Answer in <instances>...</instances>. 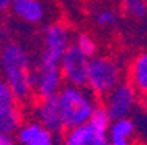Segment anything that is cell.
I'll return each mask as SVG.
<instances>
[{"label":"cell","mask_w":147,"mask_h":145,"mask_svg":"<svg viewBox=\"0 0 147 145\" xmlns=\"http://www.w3.org/2000/svg\"><path fill=\"white\" fill-rule=\"evenodd\" d=\"M128 81L141 96L147 97V51H141L128 65Z\"/></svg>","instance_id":"13"},{"label":"cell","mask_w":147,"mask_h":145,"mask_svg":"<svg viewBox=\"0 0 147 145\" xmlns=\"http://www.w3.org/2000/svg\"><path fill=\"white\" fill-rule=\"evenodd\" d=\"M19 99L5 80H0V134H13L21 128Z\"/></svg>","instance_id":"8"},{"label":"cell","mask_w":147,"mask_h":145,"mask_svg":"<svg viewBox=\"0 0 147 145\" xmlns=\"http://www.w3.org/2000/svg\"><path fill=\"white\" fill-rule=\"evenodd\" d=\"M10 10L26 24H38L47 16V8L42 0H11Z\"/></svg>","instance_id":"11"},{"label":"cell","mask_w":147,"mask_h":145,"mask_svg":"<svg viewBox=\"0 0 147 145\" xmlns=\"http://www.w3.org/2000/svg\"><path fill=\"white\" fill-rule=\"evenodd\" d=\"M0 145H18V142L10 134H0Z\"/></svg>","instance_id":"19"},{"label":"cell","mask_w":147,"mask_h":145,"mask_svg":"<svg viewBox=\"0 0 147 145\" xmlns=\"http://www.w3.org/2000/svg\"><path fill=\"white\" fill-rule=\"evenodd\" d=\"M70 30L64 22H51L43 30V51L38 59L59 62L70 46Z\"/></svg>","instance_id":"6"},{"label":"cell","mask_w":147,"mask_h":145,"mask_svg":"<svg viewBox=\"0 0 147 145\" xmlns=\"http://www.w3.org/2000/svg\"><path fill=\"white\" fill-rule=\"evenodd\" d=\"M35 121H38L43 128H47L48 131H51L55 134H59L66 129L61 109H59L58 96L40 99V102L35 107Z\"/></svg>","instance_id":"9"},{"label":"cell","mask_w":147,"mask_h":145,"mask_svg":"<svg viewBox=\"0 0 147 145\" xmlns=\"http://www.w3.org/2000/svg\"><path fill=\"white\" fill-rule=\"evenodd\" d=\"M146 112H147V101H146Z\"/></svg>","instance_id":"21"},{"label":"cell","mask_w":147,"mask_h":145,"mask_svg":"<svg viewBox=\"0 0 147 145\" xmlns=\"http://www.w3.org/2000/svg\"><path fill=\"white\" fill-rule=\"evenodd\" d=\"M139 145H147V144H146V142H144V144H139Z\"/></svg>","instance_id":"22"},{"label":"cell","mask_w":147,"mask_h":145,"mask_svg":"<svg viewBox=\"0 0 147 145\" xmlns=\"http://www.w3.org/2000/svg\"><path fill=\"white\" fill-rule=\"evenodd\" d=\"M88 67H90V58L82 53L75 45H70L66 54L61 61V73L63 78L69 86H80L86 88L88 81Z\"/></svg>","instance_id":"7"},{"label":"cell","mask_w":147,"mask_h":145,"mask_svg":"<svg viewBox=\"0 0 147 145\" xmlns=\"http://www.w3.org/2000/svg\"><path fill=\"white\" fill-rule=\"evenodd\" d=\"M63 73L61 64L38 59L34 69V94L38 99H47L58 96L63 89Z\"/></svg>","instance_id":"5"},{"label":"cell","mask_w":147,"mask_h":145,"mask_svg":"<svg viewBox=\"0 0 147 145\" xmlns=\"http://www.w3.org/2000/svg\"><path fill=\"white\" fill-rule=\"evenodd\" d=\"M121 77H123V70L117 59L112 56L96 54L94 58L90 59L86 88L94 96L106 97L115 86L123 81Z\"/></svg>","instance_id":"3"},{"label":"cell","mask_w":147,"mask_h":145,"mask_svg":"<svg viewBox=\"0 0 147 145\" xmlns=\"http://www.w3.org/2000/svg\"><path fill=\"white\" fill-rule=\"evenodd\" d=\"M120 8L133 19H142L147 16V0H120Z\"/></svg>","instance_id":"17"},{"label":"cell","mask_w":147,"mask_h":145,"mask_svg":"<svg viewBox=\"0 0 147 145\" xmlns=\"http://www.w3.org/2000/svg\"><path fill=\"white\" fill-rule=\"evenodd\" d=\"M74 45L90 59L94 58L96 53H98V43H96V40L90 35V34H78Z\"/></svg>","instance_id":"18"},{"label":"cell","mask_w":147,"mask_h":145,"mask_svg":"<svg viewBox=\"0 0 147 145\" xmlns=\"http://www.w3.org/2000/svg\"><path fill=\"white\" fill-rule=\"evenodd\" d=\"M0 69L3 72V80L19 101L34 94V70L26 48L16 42L3 45L0 51Z\"/></svg>","instance_id":"1"},{"label":"cell","mask_w":147,"mask_h":145,"mask_svg":"<svg viewBox=\"0 0 147 145\" xmlns=\"http://www.w3.org/2000/svg\"><path fill=\"white\" fill-rule=\"evenodd\" d=\"M63 145H93L86 124L80 128H74V129H67L63 137Z\"/></svg>","instance_id":"16"},{"label":"cell","mask_w":147,"mask_h":145,"mask_svg":"<svg viewBox=\"0 0 147 145\" xmlns=\"http://www.w3.org/2000/svg\"><path fill=\"white\" fill-rule=\"evenodd\" d=\"M134 134H136V121L131 116L115 120L110 124L109 145H133Z\"/></svg>","instance_id":"14"},{"label":"cell","mask_w":147,"mask_h":145,"mask_svg":"<svg viewBox=\"0 0 147 145\" xmlns=\"http://www.w3.org/2000/svg\"><path fill=\"white\" fill-rule=\"evenodd\" d=\"M10 3L11 0H0V15H3L5 11L10 10Z\"/></svg>","instance_id":"20"},{"label":"cell","mask_w":147,"mask_h":145,"mask_svg":"<svg viewBox=\"0 0 147 145\" xmlns=\"http://www.w3.org/2000/svg\"><path fill=\"white\" fill-rule=\"evenodd\" d=\"M16 142L18 145H56V136L38 121H27L16 132Z\"/></svg>","instance_id":"10"},{"label":"cell","mask_w":147,"mask_h":145,"mask_svg":"<svg viewBox=\"0 0 147 145\" xmlns=\"http://www.w3.org/2000/svg\"><path fill=\"white\" fill-rule=\"evenodd\" d=\"M58 102L66 129H74L88 124L99 105L88 88L64 86L58 94Z\"/></svg>","instance_id":"2"},{"label":"cell","mask_w":147,"mask_h":145,"mask_svg":"<svg viewBox=\"0 0 147 145\" xmlns=\"http://www.w3.org/2000/svg\"><path fill=\"white\" fill-rule=\"evenodd\" d=\"M138 93L129 81H121L104 97V109L109 113L110 120L129 118L138 107Z\"/></svg>","instance_id":"4"},{"label":"cell","mask_w":147,"mask_h":145,"mask_svg":"<svg viewBox=\"0 0 147 145\" xmlns=\"http://www.w3.org/2000/svg\"><path fill=\"white\" fill-rule=\"evenodd\" d=\"M94 22L101 29H114L118 22L117 11L112 7H106V5L98 7L94 10Z\"/></svg>","instance_id":"15"},{"label":"cell","mask_w":147,"mask_h":145,"mask_svg":"<svg viewBox=\"0 0 147 145\" xmlns=\"http://www.w3.org/2000/svg\"><path fill=\"white\" fill-rule=\"evenodd\" d=\"M110 124H112V120H110L109 113L106 112V109L104 107H98L93 118L86 124V128L90 131V136H91L93 145H109Z\"/></svg>","instance_id":"12"}]
</instances>
